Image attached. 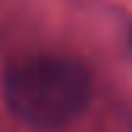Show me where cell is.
<instances>
[{
    "label": "cell",
    "mask_w": 132,
    "mask_h": 132,
    "mask_svg": "<svg viewBox=\"0 0 132 132\" xmlns=\"http://www.w3.org/2000/svg\"><path fill=\"white\" fill-rule=\"evenodd\" d=\"M93 81L87 68L68 56H28L3 76L9 112L37 129L68 127L90 104Z\"/></svg>",
    "instance_id": "obj_1"
}]
</instances>
